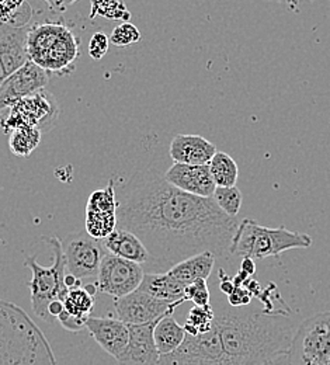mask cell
<instances>
[{
  "instance_id": "1",
  "label": "cell",
  "mask_w": 330,
  "mask_h": 365,
  "mask_svg": "<svg viewBox=\"0 0 330 365\" xmlns=\"http://www.w3.org/2000/svg\"><path fill=\"white\" fill-rule=\"evenodd\" d=\"M117 201V228L141 240L152 273H167L204 252L224 256L239 227L237 218L227 215L212 197L185 192L153 169L134 173Z\"/></svg>"
},
{
  "instance_id": "2",
  "label": "cell",
  "mask_w": 330,
  "mask_h": 365,
  "mask_svg": "<svg viewBox=\"0 0 330 365\" xmlns=\"http://www.w3.org/2000/svg\"><path fill=\"white\" fill-rule=\"evenodd\" d=\"M224 365H266L288 351L298 327L288 311L221 308L215 311Z\"/></svg>"
},
{
  "instance_id": "3",
  "label": "cell",
  "mask_w": 330,
  "mask_h": 365,
  "mask_svg": "<svg viewBox=\"0 0 330 365\" xmlns=\"http://www.w3.org/2000/svg\"><path fill=\"white\" fill-rule=\"evenodd\" d=\"M0 365H56L41 329L17 305L1 299Z\"/></svg>"
},
{
  "instance_id": "4",
  "label": "cell",
  "mask_w": 330,
  "mask_h": 365,
  "mask_svg": "<svg viewBox=\"0 0 330 365\" xmlns=\"http://www.w3.org/2000/svg\"><path fill=\"white\" fill-rule=\"evenodd\" d=\"M27 56L48 73L65 75L73 71L81 56V40L62 23H36L27 34Z\"/></svg>"
},
{
  "instance_id": "5",
  "label": "cell",
  "mask_w": 330,
  "mask_h": 365,
  "mask_svg": "<svg viewBox=\"0 0 330 365\" xmlns=\"http://www.w3.org/2000/svg\"><path fill=\"white\" fill-rule=\"evenodd\" d=\"M311 246L312 237L308 233L288 230L285 227L267 228L250 218H244L239 221L230 253L242 259L263 260L279 257L287 250L308 249Z\"/></svg>"
},
{
  "instance_id": "6",
  "label": "cell",
  "mask_w": 330,
  "mask_h": 365,
  "mask_svg": "<svg viewBox=\"0 0 330 365\" xmlns=\"http://www.w3.org/2000/svg\"><path fill=\"white\" fill-rule=\"evenodd\" d=\"M52 249L53 263L49 267H44L37 262L36 256H27L24 266L29 267L33 274L31 281L27 287L31 292V308L34 314L47 323H53L48 308L55 301H62L68 295L69 288L65 284L66 277V262L62 250V242L58 237L44 239Z\"/></svg>"
},
{
  "instance_id": "7",
  "label": "cell",
  "mask_w": 330,
  "mask_h": 365,
  "mask_svg": "<svg viewBox=\"0 0 330 365\" xmlns=\"http://www.w3.org/2000/svg\"><path fill=\"white\" fill-rule=\"evenodd\" d=\"M288 365H330V312L302 320L287 351Z\"/></svg>"
},
{
  "instance_id": "8",
  "label": "cell",
  "mask_w": 330,
  "mask_h": 365,
  "mask_svg": "<svg viewBox=\"0 0 330 365\" xmlns=\"http://www.w3.org/2000/svg\"><path fill=\"white\" fill-rule=\"evenodd\" d=\"M58 117L59 104L55 96L43 89L17 101L6 110V115L0 114V128L3 133H9L29 127L37 128L44 134L56 124Z\"/></svg>"
},
{
  "instance_id": "9",
  "label": "cell",
  "mask_w": 330,
  "mask_h": 365,
  "mask_svg": "<svg viewBox=\"0 0 330 365\" xmlns=\"http://www.w3.org/2000/svg\"><path fill=\"white\" fill-rule=\"evenodd\" d=\"M61 242L66 273L81 281L97 278L101 260L105 255L101 240L92 237L88 232H73Z\"/></svg>"
},
{
  "instance_id": "10",
  "label": "cell",
  "mask_w": 330,
  "mask_h": 365,
  "mask_svg": "<svg viewBox=\"0 0 330 365\" xmlns=\"http://www.w3.org/2000/svg\"><path fill=\"white\" fill-rule=\"evenodd\" d=\"M143 277L145 270L141 264L105 253L100 264L96 284L100 292L118 299L137 291Z\"/></svg>"
},
{
  "instance_id": "11",
  "label": "cell",
  "mask_w": 330,
  "mask_h": 365,
  "mask_svg": "<svg viewBox=\"0 0 330 365\" xmlns=\"http://www.w3.org/2000/svg\"><path fill=\"white\" fill-rule=\"evenodd\" d=\"M182 304L185 302H167L158 299L138 288L137 291L115 299L114 311L117 319L125 324H145L162 319L166 315H173L175 309Z\"/></svg>"
},
{
  "instance_id": "12",
  "label": "cell",
  "mask_w": 330,
  "mask_h": 365,
  "mask_svg": "<svg viewBox=\"0 0 330 365\" xmlns=\"http://www.w3.org/2000/svg\"><path fill=\"white\" fill-rule=\"evenodd\" d=\"M118 201L114 192V182L91 194L86 207V232L98 240L105 239L117 228Z\"/></svg>"
},
{
  "instance_id": "13",
  "label": "cell",
  "mask_w": 330,
  "mask_h": 365,
  "mask_svg": "<svg viewBox=\"0 0 330 365\" xmlns=\"http://www.w3.org/2000/svg\"><path fill=\"white\" fill-rule=\"evenodd\" d=\"M48 82L49 73L47 71L34 62L27 61L0 86V113L9 110L24 97L46 89Z\"/></svg>"
},
{
  "instance_id": "14",
  "label": "cell",
  "mask_w": 330,
  "mask_h": 365,
  "mask_svg": "<svg viewBox=\"0 0 330 365\" xmlns=\"http://www.w3.org/2000/svg\"><path fill=\"white\" fill-rule=\"evenodd\" d=\"M159 320L145 324H128L130 340L124 351L115 359L118 365H158L160 354L156 349L153 331Z\"/></svg>"
},
{
  "instance_id": "15",
  "label": "cell",
  "mask_w": 330,
  "mask_h": 365,
  "mask_svg": "<svg viewBox=\"0 0 330 365\" xmlns=\"http://www.w3.org/2000/svg\"><path fill=\"white\" fill-rule=\"evenodd\" d=\"M30 26L13 27L0 23V86L29 61L26 46Z\"/></svg>"
},
{
  "instance_id": "16",
  "label": "cell",
  "mask_w": 330,
  "mask_h": 365,
  "mask_svg": "<svg viewBox=\"0 0 330 365\" xmlns=\"http://www.w3.org/2000/svg\"><path fill=\"white\" fill-rule=\"evenodd\" d=\"M163 176L176 188L198 197H212L217 188L208 165L173 163Z\"/></svg>"
},
{
  "instance_id": "17",
  "label": "cell",
  "mask_w": 330,
  "mask_h": 365,
  "mask_svg": "<svg viewBox=\"0 0 330 365\" xmlns=\"http://www.w3.org/2000/svg\"><path fill=\"white\" fill-rule=\"evenodd\" d=\"M86 329L96 343L114 359L124 351L130 340V327L120 319L91 317L86 322Z\"/></svg>"
},
{
  "instance_id": "18",
  "label": "cell",
  "mask_w": 330,
  "mask_h": 365,
  "mask_svg": "<svg viewBox=\"0 0 330 365\" xmlns=\"http://www.w3.org/2000/svg\"><path fill=\"white\" fill-rule=\"evenodd\" d=\"M217 152V146L208 139L186 134L173 138L169 148V155L175 163L185 165H208Z\"/></svg>"
},
{
  "instance_id": "19",
  "label": "cell",
  "mask_w": 330,
  "mask_h": 365,
  "mask_svg": "<svg viewBox=\"0 0 330 365\" xmlns=\"http://www.w3.org/2000/svg\"><path fill=\"white\" fill-rule=\"evenodd\" d=\"M101 243L108 253L125 260L138 263L141 266H148L150 262V256L141 240L125 229L115 228L111 235L101 240Z\"/></svg>"
},
{
  "instance_id": "20",
  "label": "cell",
  "mask_w": 330,
  "mask_h": 365,
  "mask_svg": "<svg viewBox=\"0 0 330 365\" xmlns=\"http://www.w3.org/2000/svg\"><path fill=\"white\" fill-rule=\"evenodd\" d=\"M186 285L169 273H145L140 289L167 302H186Z\"/></svg>"
},
{
  "instance_id": "21",
  "label": "cell",
  "mask_w": 330,
  "mask_h": 365,
  "mask_svg": "<svg viewBox=\"0 0 330 365\" xmlns=\"http://www.w3.org/2000/svg\"><path fill=\"white\" fill-rule=\"evenodd\" d=\"M217 256L212 252H204L183 260L182 263L172 267L167 273L175 279L189 287L197 279H208L215 266Z\"/></svg>"
},
{
  "instance_id": "22",
  "label": "cell",
  "mask_w": 330,
  "mask_h": 365,
  "mask_svg": "<svg viewBox=\"0 0 330 365\" xmlns=\"http://www.w3.org/2000/svg\"><path fill=\"white\" fill-rule=\"evenodd\" d=\"M186 330L183 326L177 323L173 315H166L158 322L153 337L156 343V349L160 356L170 354L176 351L186 339Z\"/></svg>"
},
{
  "instance_id": "23",
  "label": "cell",
  "mask_w": 330,
  "mask_h": 365,
  "mask_svg": "<svg viewBox=\"0 0 330 365\" xmlns=\"http://www.w3.org/2000/svg\"><path fill=\"white\" fill-rule=\"evenodd\" d=\"M217 187H234L239 179L237 163L228 153L218 150L208 163Z\"/></svg>"
},
{
  "instance_id": "24",
  "label": "cell",
  "mask_w": 330,
  "mask_h": 365,
  "mask_svg": "<svg viewBox=\"0 0 330 365\" xmlns=\"http://www.w3.org/2000/svg\"><path fill=\"white\" fill-rule=\"evenodd\" d=\"M33 9L27 0H0V23L13 27L30 26Z\"/></svg>"
},
{
  "instance_id": "25",
  "label": "cell",
  "mask_w": 330,
  "mask_h": 365,
  "mask_svg": "<svg viewBox=\"0 0 330 365\" xmlns=\"http://www.w3.org/2000/svg\"><path fill=\"white\" fill-rule=\"evenodd\" d=\"M95 302V297L89 294L85 287H75L68 291V295L63 299V309L72 317L89 319Z\"/></svg>"
},
{
  "instance_id": "26",
  "label": "cell",
  "mask_w": 330,
  "mask_h": 365,
  "mask_svg": "<svg viewBox=\"0 0 330 365\" xmlns=\"http://www.w3.org/2000/svg\"><path fill=\"white\" fill-rule=\"evenodd\" d=\"M41 138L43 133L37 128H17L10 134L9 148L13 155L19 158H27L37 149Z\"/></svg>"
},
{
  "instance_id": "27",
  "label": "cell",
  "mask_w": 330,
  "mask_h": 365,
  "mask_svg": "<svg viewBox=\"0 0 330 365\" xmlns=\"http://www.w3.org/2000/svg\"><path fill=\"white\" fill-rule=\"evenodd\" d=\"M214 319H215V311L211 307V304L207 307H195L194 305V308L190 309L189 317H187V320L183 327H185L186 333L191 336L204 334L212 329Z\"/></svg>"
},
{
  "instance_id": "28",
  "label": "cell",
  "mask_w": 330,
  "mask_h": 365,
  "mask_svg": "<svg viewBox=\"0 0 330 365\" xmlns=\"http://www.w3.org/2000/svg\"><path fill=\"white\" fill-rule=\"evenodd\" d=\"M214 201L217 202V205L230 217L236 218L240 207H242V201H243V195L240 192V190L234 185V187H217L215 192L212 195Z\"/></svg>"
},
{
  "instance_id": "29",
  "label": "cell",
  "mask_w": 330,
  "mask_h": 365,
  "mask_svg": "<svg viewBox=\"0 0 330 365\" xmlns=\"http://www.w3.org/2000/svg\"><path fill=\"white\" fill-rule=\"evenodd\" d=\"M93 10L92 17L100 14L101 17L111 20H128L131 13L127 10L125 4L120 0H92Z\"/></svg>"
},
{
  "instance_id": "30",
  "label": "cell",
  "mask_w": 330,
  "mask_h": 365,
  "mask_svg": "<svg viewBox=\"0 0 330 365\" xmlns=\"http://www.w3.org/2000/svg\"><path fill=\"white\" fill-rule=\"evenodd\" d=\"M140 41H141L140 30L128 21H124L123 24L117 26L110 36V43L115 46H128L131 44H137Z\"/></svg>"
},
{
  "instance_id": "31",
  "label": "cell",
  "mask_w": 330,
  "mask_h": 365,
  "mask_svg": "<svg viewBox=\"0 0 330 365\" xmlns=\"http://www.w3.org/2000/svg\"><path fill=\"white\" fill-rule=\"evenodd\" d=\"M210 289L207 279H197L186 288V299L194 302L195 307H207L210 305Z\"/></svg>"
},
{
  "instance_id": "32",
  "label": "cell",
  "mask_w": 330,
  "mask_h": 365,
  "mask_svg": "<svg viewBox=\"0 0 330 365\" xmlns=\"http://www.w3.org/2000/svg\"><path fill=\"white\" fill-rule=\"evenodd\" d=\"M108 46L110 38L104 33H95L89 43V55L96 61H98L105 56V53L108 52Z\"/></svg>"
},
{
  "instance_id": "33",
  "label": "cell",
  "mask_w": 330,
  "mask_h": 365,
  "mask_svg": "<svg viewBox=\"0 0 330 365\" xmlns=\"http://www.w3.org/2000/svg\"><path fill=\"white\" fill-rule=\"evenodd\" d=\"M56 320L62 324V327H63L65 330L72 331V333H78V331L86 329V322H88V319L69 315L65 309L59 314V317L56 318Z\"/></svg>"
},
{
  "instance_id": "34",
  "label": "cell",
  "mask_w": 330,
  "mask_h": 365,
  "mask_svg": "<svg viewBox=\"0 0 330 365\" xmlns=\"http://www.w3.org/2000/svg\"><path fill=\"white\" fill-rule=\"evenodd\" d=\"M252 299L253 295L244 287H235L234 291L228 295V302L234 308H246L247 305H250Z\"/></svg>"
},
{
  "instance_id": "35",
  "label": "cell",
  "mask_w": 330,
  "mask_h": 365,
  "mask_svg": "<svg viewBox=\"0 0 330 365\" xmlns=\"http://www.w3.org/2000/svg\"><path fill=\"white\" fill-rule=\"evenodd\" d=\"M220 289L228 297L232 291H234V288H235V285H234V281L227 275V273L222 270V269H220Z\"/></svg>"
},
{
  "instance_id": "36",
  "label": "cell",
  "mask_w": 330,
  "mask_h": 365,
  "mask_svg": "<svg viewBox=\"0 0 330 365\" xmlns=\"http://www.w3.org/2000/svg\"><path fill=\"white\" fill-rule=\"evenodd\" d=\"M49 9L55 13H63L68 10L69 6H72L78 0H46Z\"/></svg>"
},
{
  "instance_id": "37",
  "label": "cell",
  "mask_w": 330,
  "mask_h": 365,
  "mask_svg": "<svg viewBox=\"0 0 330 365\" xmlns=\"http://www.w3.org/2000/svg\"><path fill=\"white\" fill-rule=\"evenodd\" d=\"M240 270L244 272L247 275L253 277L254 273H256L254 260H253V259H249V257H243V259H242V263H240Z\"/></svg>"
},
{
  "instance_id": "38",
  "label": "cell",
  "mask_w": 330,
  "mask_h": 365,
  "mask_svg": "<svg viewBox=\"0 0 330 365\" xmlns=\"http://www.w3.org/2000/svg\"><path fill=\"white\" fill-rule=\"evenodd\" d=\"M249 278H250V275H247V274L244 273V272H242V270L239 269V272H237L235 277L232 278V281H234V285H235V287H243L244 282H246Z\"/></svg>"
},
{
  "instance_id": "39",
  "label": "cell",
  "mask_w": 330,
  "mask_h": 365,
  "mask_svg": "<svg viewBox=\"0 0 330 365\" xmlns=\"http://www.w3.org/2000/svg\"><path fill=\"white\" fill-rule=\"evenodd\" d=\"M266 365H288V360H287V353L282 354L279 357H276L274 360H272L269 364Z\"/></svg>"
},
{
  "instance_id": "40",
  "label": "cell",
  "mask_w": 330,
  "mask_h": 365,
  "mask_svg": "<svg viewBox=\"0 0 330 365\" xmlns=\"http://www.w3.org/2000/svg\"><path fill=\"white\" fill-rule=\"evenodd\" d=\"M280 1H291V0H280Z\"/></svg>"
}]
</instances>
